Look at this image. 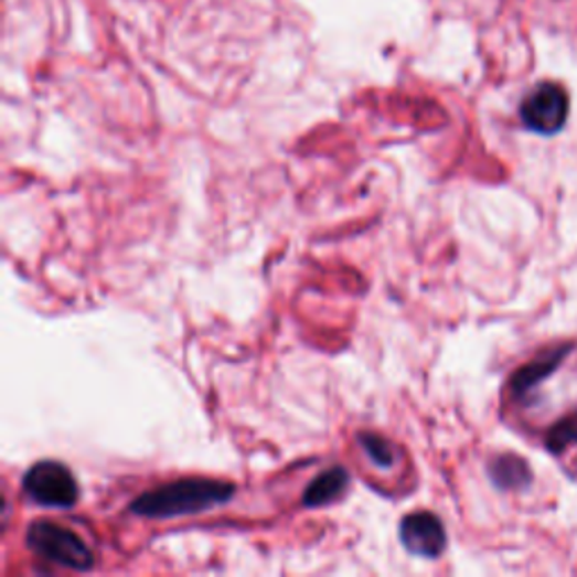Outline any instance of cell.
<instances>
[{"label":"cell","mask_w":577,"mask_h":577,"mask_svg":"<svg viewBox=\"0 0 577 577\" xmlns=\"http://www.w3.org/2000/svg\"><path fill=\"white\" fill-rule=\"evenodd\" d=\"M235 485L213 479H181L140 494L131 503V512L147 519H170L205 512L231 501Z\"/></svg>","instance_id":"1"},{"label":"cell","mask_w":577,"mask_h":577,"mask_svg":"<svg viewBox=\"0 0 577 577\" xmlns=\"http://www.w3.org/2000/svg\"><path fill=\"white\" fill-rule=\"evenodd\" d=\"M28 546L39 557L73 570H88L93 553L77 533L55 521H34L28 528Z\"/></svg>","instance_id":"2"},{"label":"cell","mask_w":577,"mask_h":577,"mask_svg":"<svg viewBox=\"0 0 577 577\" xmlns=\"http://www.w3.org/2000/svg\"><path fill=\"white\" fill-rule=\"evenodd\" d=\"M23 492L43 507L68 510L79 501V488L73 471L55 460H41L23 477Z\"/></svg>","instance_id":"3"},{"label":"cell","mask_w":577,"mask_h":577,"mask_svg":"<svg viewBox=\"0 0 577 577\" xmlns=\"http://www.w3.org/2000/svg\"><path fill=\"white\" fill-rule=\"evenodd\" d=\"M521 120L531 131L553 136L568 120V95L559 84H539L521 104Z\"/></svg>","instance_id":"4"},{"label":"cell","mask_w":577,"mask_h":577,"mask_svg":"<svg viewBox=\"0 0 577 577\" xmlns=\"http://www.w3.org/2000/svg\"><path fill=\"white\" fill-rule=\"evenodd\" d=\"M399 539L410 555L436 559L447 548V533L442 521L431 512H413L402 519Z\"/></svg>","instance_id":"5"},{"label":"cell","mask_w":577,"mask_h":577,"mask_svg":"<svg viewBox=\"0 0 577 577\" xmlns=\"http://www.w3.org/2000/svg\"><path fill=\"white\" fill-rule=\"evenodd\" d=\"M570 350H573V343L555 345V348L546 350L542 356H537L531 363L523 365V368H519L512 375V382H510L512 395L516 399H523L528 393H533L537 386H542L559 368L562 361L570 354Z\"/></svg>","instance_id":"6"},{"label":"cell","mask_w":577,"mask_h":577,"mask_svg":"<svg viewBox=\"0 0 577 577\" xmlns=\"http://www.w3.org/2000/svg\"><path fill=\"white\" fill-rule=\"evenodd\" d=\"M348 485H350L348 469L345 467H332L307 485V490L302 494V505L304 507L328 505V503L336 501L348 490Z\"/></svg>","instance_id":"7"},{"label":"cell","mask_w":577,"mask_h":577,"mask_svg":"<svg viewBox=\"0 0 577 577\" xmlns=\"http://www.w3.org/2000/svg\"><path fill=\"white\" fill-rule=\"evenodd\" d=\"M488 471L492 483L501 490H521V488H528L533 481L531 467L526 464V460L514 453H503L492 458Z\"/></svg>","instance_id":"8"},{"label":"cell","mask_w":577,"mask_h":577,"mask_svg":"<svg viewBox=\"0 0 577 577\" xmlns=\"http://www.w3.org/2000/svg\"><path fill=\"white\" fill-rule=\"evenodd\" d=\"M573 445H577V413L559 419V423L553 425L546 434V447L553 453H562L566 447Z\"/></svg>","instance_id":"9"},{"label":"cell","mask_w":577,"mask_h":577,"mask_svg":"<svg viewBox=\"0 0 577 577\" xmlns=\"http://www.w3.org/2000/svg\"><path fill=\"white\" fill-rule=\"evenodd\" d=\"M359 445L363 447L365 456H368L377 467L386 469V467L395 464V449L386 438H382L377 434H361Z\"/></svg>","instance_id":"10"}]
</instances>
